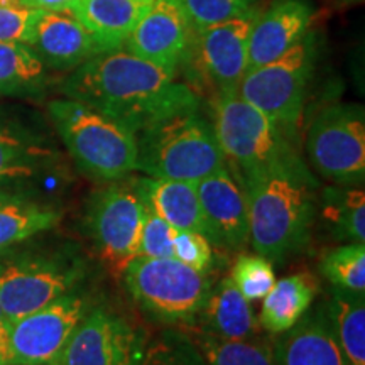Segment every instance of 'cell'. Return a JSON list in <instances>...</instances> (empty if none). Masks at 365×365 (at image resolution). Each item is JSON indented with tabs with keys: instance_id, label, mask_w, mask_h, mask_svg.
Returning <instances> with one entry per match:
<instances>
[{
	"instance_id": "cell-1",
	"label": "cell",
	"mask_w": 365,
	"mask_h": 365,
	"mask_svg": "<svg viewBox=\"0 0 365 365\" xmlns=\"http://www.w3.org/2000/svg\"><path fill=\"white\" fill-rule=\"evenodd\" d=\"M68 98L107 113L135 132L176 113L198 110V95L175 68L145 61L124 48L95 54L66 80Z\"/></svg>"
},
{
	"instance_id": "cell-2",
	"label": "cell",
	"mask_w": 365,
	"mask_h": 365,
	"mask_svg": "<svg viewBox=\"0 0 365 365\" xmlns=\"http://www.w3.org/2000/svg\"><path fill=\"white\" fill-rule=\"evenodd\" d=\"M249 207V244L281 262L308 245L317 215L318 185L301 158L242 186Z\"/></svg>"
},
{
	"instance_id": "cell-3",
	"label": "cell",
	"mask_w": 365,
	"mask_h": 365,
	"mask_svg": "<svg viewBox=\"0 0 365 365\" xmlns=\"http://www.w3.org/2000/svg\"><path fill=\"white\" fill-rule=\"evenodd\" d=\"M212 124L228 171L240 186L301 158L289 132L237 91L215 95Z\"/></svg>"
},
{
	"instance_id": "cell-4",
	"label": "cell",
	"mask_w": 365,
	"mask_h": 365,
	"mask_svg": "<svg viewBox=\"0 0 365 365\" xmlns=\"http://www.w3.org/2000/svg\"><path fill=\"white\" fill-rule=\"evenodd\" d=\"M135 135L137 170L145 176L198 182L227 168L213 124L198 110L163 118Z\"/></svg>"
},
{
	"instance_id": "cell-5",
	"label": "cell",
	"mask_w": 365,
	"mask_h": 365,
	"mask_svg": "<svg viewBox=\"0 0 365 365\" xmlns=\"http://www.w3.org/2000/svg\"><path fill=\"white\" fill-rule=\"evenodd\" d=\"M49 113L83 175L108 182L137 170V135L122 122L73 98L54 100Z\"/></svg>"
},
{
	"instance_id": "cell-6",
	"label": "cell",
	"mask_w": 365,
	"mask_h": 365,
	"mask_svg": "<svg viewBox=\"0 0 365 365\" xmlns=\"http://www.w3.org/2000/svg\"><path fill=\"white\" fill-rule=\"evenodd\" d=\"M120 276L125 289L145 312L178 328L193 325L213 286L208 274L164 257L137 255Z\"/></svg>"
},
{
	"instance_id": "cell-7",
	"label": "cell",
	"mask_w": 365,
	"mask_h": 365,
	"mask_svg": "<svg viewBox=\"0 0 365 365\" xmlns=\"http://www.w3.org/2000/svg\"><path fill=\"white\" fill-rule=\"evenodd\" d=\"M85 272L83 259L70 252L0 250V307L9 325L76 289Z\"/></svg>"
},
{
	"instance_id": "cell-8",
	"label": "cell",
	"mask_w": 365,
	"mask_h": 365,
	"mask_svg": "<svg viewBox=\"0 0 365 365\" xmlns=\"http://www.w3.org/2000/svg\"><path fill=\"white\" fill-rule=\"evenodd\" d=\"M317 59V34L308 33L282 56L245 73L237 93L291 134L303 115Z\"/></svg>"
},
{
	"instance_id": "cell-9",
	"label": "cell",
	"mask_w": 365,
	"mask_h": 365,
	"mask_svg": "<svg viewBox=\"0 0 365 365\" xmlns=\"http://www.w3.org/2000/svg\"><path fill=\"white\" fill-rule=\"evenodd\" d=\"M309 163L319 176L340 186L365 181V113L357 103L327 107L309 125Z\"/></svg>"
},
{
	"instance_id": "cell-10",
	"label": "cell",
	"mask_w": 365,
	"mask_h": 365,
	"mask_svg": "<svg viewBox=\"0 0 365 365\" xmlns=\"http://www.w3.org/2000/svg\"><path fill=\"white\" fill-rule=\"evenodd\" d=\"M144 202L137 178L108 181L97 191L88 208V235L100 261L120 274L137 255Z\"/></svg>"
},
{
	"instance_id": "cell-11",
	"label": "cell",
	"mask_w": 365,
	"mask_h": 365,
	"mask_svg": "<svg viewBox=\"0 0 365 365\" xmlns=\"http://www.w3.org/2000/svg\"><path fill=\"white\" fill-rule=\"evenodd\" d=\"M145 346L143 328L110 308L95 307L49 365H140Z\"/></svg>"
},
{
	"instance_id": "cell-12",
	"label": "cell",
	"mask_w": 365,
	"mask_h": 365,
	"mask_svg": "<svg viewBox=\"0 0 365 365\" xmlns=\"http://www.w3.org/2000/svg\"><path fill=\"white\" fill-rule=\"evenodd\" d=\"M91 309L90 296L73 289L9 325V365H49Z\"/></svg>"
},
{
	"instance_id": "cell-13",
	"label": "cell",
	"mask_w": 365,
	"mask_h": 365,
	"mask_svg": "<svg viewBox=\"0 0 365 365\" xmlns=\"http://www.w3.org/2000/svg\"><path fill=\"white\" fill-rule=\"evenodd\" d=\"M257 7L235 19L195 31L193 46L186 63L217 93H232L247 73L249 41L257 19Z\"/></svg>"
},
{
	"instance_id": "cell-14",
	"label": "cell",
	"mask_w": 365,
	"mask_h": 365,
	"mask_svg": "<svg viewBox=\"0 0 365 365\" xmlns=\"http://www.w3.org/2000/svg\"><path fill=\"white\" fill-rule=\"evenodd\" d=\"M195 29L181 0H153L122 48L145 61L175 68L186 63Z\"/></svg>"
},
{
	"instance_id": "cell-15",
	"label": "cell",
	"mask_w": 365,
	"mask_h": 365,
	"mask_svg": "<svg viewBox=\"0 0 365 365\" xmlns=\"http://www.w3.org/2000/svg\"><path fill=\"white\" fill-rule=\"evenodd\" d=\"M212 245L242 249L249 244V207L245 191L228 168L196 182Z\"/></svg>"
},
{
	"instance_id": "cell-16",
	"label": "cell",
	"mask_w": 365,
	"mask_h": 365,
	"mask_svg": "<svg viewBox=\"0 0 365 365\" xmlns=\"http://www.w3.org/2000/svg\"><path fill=\"white\" fill-rule=\"evenodd\" d=\"M24 44L56 70L78 68L98 54L91 34L68 11H36Z\"/></svg>"
},
{
	"instance_id": "cell-17",
	"label": "cell",
	"mask_w": 365,
	"mask_h": 365,
	"mask_svg": "<svg viewBox=\"0 0 365 365\" xmlns=\"http://www.w3.org/2000/svg\"><path fill=\"white\" fill-rule=\"evenodd\" d=\"M314 9L309 0H274L259 14L249 41L247 71L274 61L309 33Z\"/></svg>"
},
{
	"instance_id": "cell-18",
	"label": "cell",
	"mask_w": 365,
	"mask_h": 365,
	"mask_svg": "<svg viewBox=\"0 0 365 365\" xmlns=\"http://www.w3.org/2000/svg\"><path fill=\"white\" fill-rule=\"evenodd\" d=\"M276 365H349L330 318L323 312L304 314L272 344Z\"/></svg>"
},
{
	"instance_id": "cell-19",
	"label": "cell",
	"mask_w": 365,
	"mask_h": 365,
	"mask_svg": "<svg viewBox=\"0 0 365 365\" xmlns=\"http://www.w3.org/2000/svg\"><path fill=\"white\" fill-rule=\"evenodd\" d=\"M153 0H75L68 12L91 34L98 53L120 49Z\"/></svg>"
},
{
	"instance_id": "cell-20",
	"label": "cell",
	"mask_w": 365,
	"mask_h": 365,
	"mask_svg": "<svg viewBox=\"0 0 365 365\" xmlns=\"http://www.w3.org/2000/svg\"><path fill=\"white\" fill-rule=\"evenodd\" d=\"M193 325L225 340L254 339L261 330L252 307L230 277L212 286Z\"/></svg>"
},
{
	"instance_id": "cell-21",
	"label": "cell",
	"mask_w": 365,
	"mask_h": 365,
	"mask_svg": "<svg viewBox=\"0 0 365 365\" xmlns=\"http://www.w3.org/2000/svg\"><path fill=\"white\" fill-rule=\"evenodd\" d=\"M137 188L144 202L175 230L198 232L208 239V227L196 191V182L144 176L137 178Z\"/></svg>"
},
{
	"instance_id": "cell-22",
	"label": "cell",
	"mask_w": 365,
	"mask_h": 365,
	"mask_svg": "<svg viewBox=\"0 0 365 365\" xmlns=\"http://www.w3.org/2000/svg\"><path fill=\"white\" fill-rule=\"evenodd\" d=\"M317 291V279L309 272H298L276 281L262 299L259 325L272 335L287 331L308 313Z\"/></svg>"
},
{
	"instance_id": "cell-23",
	"label": "cell",
	"mask_w": 365,
	"mask_h": 365,
	"mask_svg": "<svg viewBox=\"0 0 365 365\" xmlns=\"http://www.w3.org/2000/svg\"><path fill=\"white\" fill-rule=\"evenodd\" d=\"M193 341L208 365H276L272 344L267 340H225L196 325L180 328Z\"/></svg>"
},
{
	"instance_id": "cell-24",
	"label": "cell",
	"mask_w": 365,
	"mask_h": 365,
	"mask_svg": "<svg viewBox=\"0 0 365 365\" xmlns=\"http://www.w3.org/2000/svg\"><path fill=\"white\" fill-rule=\"evenodd\" d=\"M328 318L346 364L365 365L364 293H352V291L333 287Z\"/></svg>"
},
{
	"instance_id": "cell-25",
	"label": "cell",
	"mask_w": 365,
	"mask_h": 365,
	"mask_svg": "<svg viewBox=\"0 0 365 365\" xmlns=\"http://www.w3.org/2000/svg\"><path fill=\"white\" fill-rule=\"evenodd\" d=\"M59 212L9 195L0 200V250H7L58 225Z\"/></svg>"
},
{
	"instance_id": "cell-26",
	"label": "cell",
	"mask_w": 365,
	"mask_h": 365,
	"mask_svg": "<svg viewBox=\"0 0 365 365\" xmlns=\"http://www.w3.org/2000/svg\"><path fill=\"white\" fill-rule=\"evenodd\" d=\"M323 217L339 239L365 244V193L359 186H331L322 196Z\"/></svg>"
},
{
	"instance_id": "cell-27",
	"label": "cell",
	"mask_w": 365,
	"mask_h": 365,
	"mask_svg": "<svg viewBox=\"0 0 365 365\" xmlns=\"http://www.w3.org/2000/svg\"><path fill=\"white\" fill-rule=\"evenodd\" d=\"M46 85V66L22 43H0V93H36Z\"/></svg>"
},
{
	"instance_id": "cell-28",
	"label": "cell",
	"mask_w": 365,
	"mask_h": 365,
	"mask_svg": "<svg viewBox=\"0 0 365 365\" xmlns=\"http://www.w3.org/2000/svg\"><path fill=\"white\" fill-rule=\"evenodd\" d=\"M53 150L11 130H0V182L33 180L48 168Z\"/></svg>"
},
{
	"instance_id": "cell-29",
	"label": "cell",
	"mask_w": 365,
	"mask_h": 365,
	"mask_svg": "<svg viewBox=\"0 0 365 365\" xmlns=\"http://www.w3.org/2000/svg\"><path fill=\"white\" fill-rule=\"evenodd\" d=\"M322 274L333 287L364 293L365 291V244L349 242L330 250L322 259Z\"/></svg>"
},
{
	"instance_id": "cell-30",
	"label": "cell",
	"mask_w": 365,
	"mask_h": 365,
	"mask_svg": "<svg viewBox=\"0 0 365 365\" xmlns=\"http://www.w3.org/2000/svg\"><path fill=\"white\" fill-rule=\"evenodd\" d=\"M228 277L249 303L262 301L276 282L271 261L257 252L240 254L235 259Z\"/></svg>"
},
{
	"instance_id": "cell-31",
	"label": "cell",
	"mask_w": 365,
	"mask_h": 365,
	"mask_svg": "<svg viewBox=\"0 0 365 365\" xmlns=\"http://www.w3.org/2000/svg\"><path fill=\"white\" fill-rule=\"evenodd\" d=\"M140 365H208L193 341L180 328L161 333L145 346Z\"/></svg>"
},
{
	"instance_id": "cell-32",
	"label": "cell",
	"mask_w": 365,
	"mask_h": 365,
	"mask_svg": "<svg viewBox=\"0 0 365 365\" xmlns=\"http://www.w3.org/2000/svg\"><path fill=\"white\" fill-rule=\"evenodd\" d=\"M259 0H181L195 31L244 16Z\"/></svg>"
},
{
	"instance_id": "cell-33",
	"label": "cell",
	"mask_w": 365,
	"mask_h": 365,
	"mask_svg": "<svg viewBox=\"0 0 365 365\" xmlns=\"http://www.w3.org/2000/svg\"><path fill=\"white\" fill-rule=\"evenodd\" d=\"M144 202V200H143ZM176 230L144 202V218L140 227L137 255L173 259V242ZM135 255V257H137Z\"/></svg>"
},
{
	"instance_id": "cell-34",
	"label": "cell",
	"mask_w": 365,
	"mask_h": 365,
	"mask_svg": "<svg viewBox=\"0 0 365 365\" xmlns=\"http://www.w3.org/2000/svg\"><path fill=\"white\" fill-rule=\"evenodd\" d=\"M173 259L198 272L210 274L213 266V245L207 237L191 230H176Z\"/></svg>"
},
{
	"instance_id": "cell-35",
	"label": "cell",
	"mask_w": 365,
	"mask_h": 365,
	"mask_svg": "<svg viewBox=\"0 0 365 365\" xmlns=\"http://www.w3.org/2000/svg\"><path fill=\"white\" fill-rule=\"evenodd\" d=\"M36 11L22 6H0V43H22Z\"/></svg>"
},
{
	"instance_id": "cell-36",
	"label": "cell",
	"mask_w": 365,
	"mask_h": 365,
	"mask_svg": "<svg viewBox=\"0 0 365 365\" xmlns=\"http://www.w3.org/2000/svg\"><path fill=\"white\" fill-rule=\"evenodd\" d=\"M75 0H19L22 7L34 11H68Z\"/></svg>"
},
{
	"instance_id": "cell-37",
	"label": "cell",
	"mask_w": 365,
	"mask_h": 365,
	"mask_svg": "<svg viewBox=\"0 0 365 365\" xmlns=\"http://www.w3.org/2000/svg\"><path fill=\"white\" fill-rule=\"evenodd\" d=\"M0 365H9V323L0 307Z\"/></svg>"
},
{
	"instance_id": "cell-38",
	"label": "cell",
	"mask_w": 365,
	"mask_h": 365,
	"mask_svg": "<svg viewBox=\"0 0 365 365\" xmlns=\"http://www.w3.org/2000/svg\"><path fill=\"white\" fill-rule=\"evenodd\" d=\"M0 6H21L19 0H0Z\"/></svg>"
},
{
	"instance_id": "cell-39",
	"label": "cell",
	"mask_w": 365,
	"mask_h": 365,
	"mask_svg": "<svg viewBox=\"0 0 365 365\" xmlns=\"http://www.w3.org/2000/svg\"><path fill=\"white\" fill-rule=\"evenodd\" d=\"M362 0H341V4H345V6H350V4H360Z\"/></svg>"
},
{
	"instance_id": "cell-40",
	"label": "cell",
	"mask_w": 365,
	"mask_h": 365,
	"mask_svg": "<svg viewBox=\"0 0 365 365\" xmlns=\"http://www.w3.org/2000/svg\"><path fill=\"white\" fill-rule=\"evenodd\" d=\"M7 193H2V191H0V200H4V198H7Z\"/></svg>"
}]
</instances>
